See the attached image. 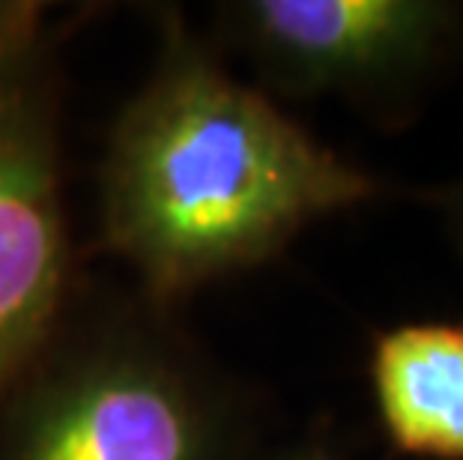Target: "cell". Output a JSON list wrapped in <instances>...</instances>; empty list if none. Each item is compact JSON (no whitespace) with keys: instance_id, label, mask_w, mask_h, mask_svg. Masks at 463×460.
Instances as JSON below:
<instances>
[{"instance_id":"2","label":"cell","mask_w":463,"mask_h":460,"mask_svg":"<svg viewBox=\"0 0 463 460\" xmlns=\"http://www.w3.org/2000/svg\"><path fill=\"white\" fill-rule=\"evenodd\" d=\"M228 18L275 93L341 96L392 126L463 78V0H249Z\"/></svg>"},{"instance_id":"7","label":"cell","mask_w":463,"mask_h":460,"mask_svg":"<svg viewBox=\"0 0 463 460\" xmlns=\"http://www.w3.org/2000/svg\"><path fill=\"white\" fill-rule=\"evenodd\" d=\"M275 460H347V457L338 455L329 446H323V443H305V446L290 448V452H284L281 457H275Z\"/></svg>"},{"instance_id":"3","label":"cell","mask_w":463,"mask_h":460,"mask_svg":"<svg viewBox=\"0 0 463 460\" xmlns=\"http://www.w3.org/2000/svg\"><path fill=\"white\" fill-rule=\"evenodd\" d=\"M39 13L0 4V389L45 341L66 276L54 111Z\"/></svg>"},{"instance_id":"6","label":"cell","mask_w":463,"mask_h":460,"mask_svg":"<svg viewBox=\"0 0 463 460\" xmlns=\"http://www.w3.org/2000/svg\"><path fill=\"white\" fill-rule=\"evenodd\" d=\"M421 198L437 212L442 230H446V237L451 242V251L458 254V260L463 267V174L451 177L449 183L433 185Z\"/></svg>"},{"instance_id":"4","label":"cell","mask_w":463,"mask_h":460,"mask_svg":"<svg viewBox=\"0 0 463 460\" xmlns=\"http://www.w3.org/2000/svg\"><path fill=\"white\" fill-rule=\"evenodd\" d=\"M215 418L165 365L108 353L66 368L15 425L9 460H213Z\"/></svg>"},{"instance_id":"1","label":"cell","mask_w":463,"mask_h":460,"mask_svg":"<svg viewBox=\"0 0 463 460\" xmlns=\"http://www.w3.org/2000/svg\"><path fill=\"white\" fill-rule=\"evenodd\" d=\"M380 194V177L174 31L111 135L102 221L156 293H183L266 263L314 221Z\"/></svg>"},{"instance_id":"5","label":"cell","mask_w":463,"mask_h":460,"mask_svg":"<svg viewBox=\"0 0 463 460\" xmlns=\"http://www.w3.org/2000/svg\"><path fill=\"white\" fill-rule=\"evenodd\" d=\"M380 425L398 452L463 460V323L421 320L383 329L371 347Z\"/></svg>"}]
</instances>
